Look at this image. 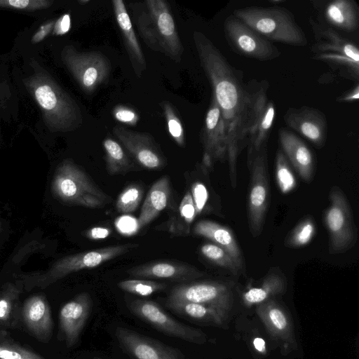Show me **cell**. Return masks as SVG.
<instances>
[{
  "label": "cell",
  "mask_w": 359,
  "mask_h": 359,
  "mask_svg": "<svg viewBox=\"0 0 359 359\" xmlns=\"http://www.w3.org/2000/svg\"><path fill=\"white\" fill-rule=\"evenodd\" d=\"M191 196L195 206L196 214L198 215L203 209L208 198V192L204 185L200 182L195 183L192 187Z\"/></svg>",
  "instance_id": "obj_42"
},
{
  "label": "cell",
  "mask_w": 359,
  "mask_h": 359,
  "mask_svg": "<svg viewBox=\"0 0 359 359\" xmlns=\"http://www.w3.org/2000/svg\"><path fill=\"white\" fill-rule=\"evenodd\" d=\"M168 132L173 140L181 147H184V132L182 123L171 103L163 101L161 103Z\"/></svg>",
  "instance_id": "obj_35"
},
{
  "label": "cell",
  "mask_w": 359,
  "mask_h": 359,
  "mask_svg": "<svg viewBox=\"0 0 359 359\" xmlns=\"http://www.w3.org/2000/svg\"><path fill=\"white\" fill-rule=\"evenodd\" d=\"M315 233V224L310 218L300 222L287 239L285 245L298 248L306 245L312 239Z\"/></svg>",
  "instance_id": "obj_37"
},
{
  "label": "cell",
  "mask_w": 359,
  "mask_h": 359,
  "mask_svg": "<svg viewBox=\"0 0 359 359\" xmlns=\"http://www.w3.org/2000/svg\"><path fill=\"white\" fill-rule=\"evenodd\" d=\"M309 22L315 41L311 46L313 57L324 62L340 76L358 83V46L324 22H318L312 18L309 19Z\"/></svg>",
  "instance_id": "obj_4"
},
{
  "label": "cell",
  "mask_w": 359,
  "mask_h": 359,
  "mask_svg": "<svg viewBox=\"0 0 359 359\" xmlns=\"http://www.w3.org/2000/svg\"><path fill=\"white\" fill-rule=\"evenodd\" d=\"M92 307L91 297L81 292L65 303L59 313L60 332L67 347L74 346L89 318Z\"/></svg>",
  "instance_id": "obj_18"
},
{
  "label": "cell",
  "mask_w": 359,
  "mask_h": 359,
  "mask_svg": "<svg viewBox=\"0 0 359 359\" xmlns=\"http://www.w3.org/2000/svg\"><path fill=\"white\" fill-rule=\"evenodd\" d=\"M117 285L125 292L141 297L150 296L167 287L163 283L145 279L124 280L118 282Z\"/></svg>",
  "instance_id": "obj_31"
},
{
  "label": "cell",
  "mask_w": 359,
  "mask_h": 359,
  "mask_svg": "<svg viewBox=\"0 0 359 359\" xmlns=\"http://www.w3.org/2000/svg\"><path fill=\"white\" fill-rule=\"evenodd\" d=\"M193 39L200 64L220 109L227 135L231 180L236 181L239 152L248 145L249 97L242 72L232 67L203 33L194 31Z\"/></svg>",
  "instance_id": "obj_1"
},
{
  "label": "cell",
  "mask_w": 359,
  "mask_h": 359,
  "mask_svg": "<svg viewBox=\"0 0 359 359\" xmlns=\"http://www.w3.org/2000/svg\"><path fill=\"white\" fill-rule=\"evenodd\" d=\"M70 26L69 14H64L55 22L52 34L53 35H63L69 32Z\"/></svg>",
  "instance_id": "obj_43"
},
{
  "label": "cell",
  "mask_w": 359,
  "mask_h": 359,
  "mask_svg": "<svg viewBox=\"0 0 359 359\" xmlns=\"http://www.w3.org/2000/svg\"><path fill=\"white\" fill-rule=\"evenodd\" d=\"M20 291L13 285L8 284L0 292V323L8 322L13 313Z\"/></svg>",
  "instance_id": "obj_36"
},
{
  "label": "cell",
  "mask_w": 359,
  "mask_h": 359,
  "mask_svg": "<svg viewBox=\"0 0 359 359\" xmlns=\"http://www.w3.org/2000/svg\"><path fill=\"white\" fill-rule=\"evenodd\" d=\"M0 359H45L40 354L17 345L0 344Z\"/></svg>",
  "instance_id": "obj_39"
},
{
  "label": "cell",
  "mask_w": 359,
  "mask_h": 359,
  "mask_svg": "<svg viewBox=\"0 0 359 359\" xmlns=\"http://www.w3.org/2000/svg\"><path fill=\"white\" fill-rule=\"evenodd\" d=\"M285 289V280L280 272L271 271L265 277L260 287H252L243 294L247 304L262 303L271 296L282 293Z\"/></svg>",
  "instance_id": "obj_29"
},
{
  "label": "cell",
  "mask_w": 359,
  "mask_h": 359,
  "mask_svg": "<svg viewBox=\"0 0 359 359\" xmlns=\"http://www.w3.org/2000/svg\"><path fill=\"white\" fill-rule=\"evenodd\" d=\"M250 168V185L248 201L250 230L253 236H259L264 227L269 201L267 175V147L248 154Z\"/></svg>",
  "instance_id": "obj_11"
},
{
  "label": "cell",
  "mask_w": 359,
  "mask_h": 359,
  "mask_svg": "<svg viewBox=\"0 0 359 359\" xmlns=\"http://www.w3.org/2000/svg\"><path fill=\"white\" fill-rule=\"evenodd\" d=\"M127 273L136 278L165 279L180 283L191 281L204 275L192 265L172 260L153 261L131 268Z\"/></svg>",
  "instance_id": "obj_20"
},
{
  "label": "cell",
  "mask_w": 359,
  "mask_h": 359,
  "mask_svg": "<svg viewBox=\"0 0 359 359\" xmlns=\"http://www.w3.org/2000/svg\"><path fill=\"white\" fill-rule=\"evenodd\" d=\"M112 132L123 148L142 167L156 170L164 165L161 152L150 134L119 126H114Z\"/></svg>",
  "instance_id": "obj_16"
},
{
  "label": "cell",
  "mask_w": 359,
  "mask_h": 359,
  "mask_svg": "<svg viewBox=\"0 0 359 359\" xmlns=\"http://www.w3.org/2000/svg\"><path fill=\"white\" fill-rule=\"evenodd\" d=\"M54 24L53 20L43 24L32 36V43L35 44L43 41L53 31Z\"/></svg>",
  "instance_id": "obj_45"
},
{
  "label": "cell",
  "mask_w": 359,
  "mask_h": 359,
  "mask_svg": "<svg viewBox=\"0 0 359 359\" xmlns=\"http://www.w3.org/2000/svg\"><path fill=\"white\" fill-rule=\"evenodd\" d=\"M170 196V180L164 175L152 184L147 193L137 220L138 230L151 222L167 207Z\"/></svg>",
  "instance_id": "obj_26"
},
{
  "label": "cell",
  "mask_w": 359,
  "mask_h": 359,
  "mask_svg": "<svg viewBox=\"0 0 359 359\" xmlns=\"http://www.w3.org/2000/svg\"><path fill=\"white\" fill-rule=\"evenodd\" d=\"M224 32L230 47L238 54L259 61H269L280 55L273 43L233 15L226 18Z\"/></svg>",
  "instance_id": "obj_13"
},
{
  "label": "cell",
  "mask_w": 359,
  "mask_h": 359,
  "mask_svg": "<svg viewBox=\"0 0 359 359\" xmlns=\"http://www.w3.org/2000/svg\"><path fill=\"white\" fill-rule=\"evenodd\" d=\"M189 302L212 308L225 316L232 303V292L226 285L215 281L179 284L170 290L166 302Z\"/></svg>",
  "instance_id": "obj_14"
},
{
  "label": "cell",
  "mask_w": 359,
  "mask_h": 359,
  "mask_svg": "<svg viewBox=\"0 0 359 359\" xmlns=\"http://www.w3.org/2000/svg\"><path fill=\"white\" fill-rule=\"evenodd\" d=\"M143 194L142 187L137 184L127 186L117 198L116 202L117 211L121 213L134 212L140 205Z\"/></svg>",
  "instance_id": "obj_33"
},
{
  "label": "cell",
  "mask_w": 359,
  "mask_h": 359,
  "mask_svg": "<svg viewBox=\"0 0 359 359\" xmlns=\"http://www.w3.org/2000/svg\"><path fill=\"white\" fill-rule=\"evenodd\" d=\"M325 25L336 29L353 32L359 27V8L354 0H333L322 9Z\"/></svg>",
  "instance_id": "obj_25"
},
{
  "label": "cell",
  "mask_w": 359,
  "mask_h": 359,
  "mask_svg": "<svg viewBox=\"0 0 359 359\" xmlns=\"http://www.w3.org/2000/svg\"><path fill=\"white\" fill-rule=\"evenodd\" d=\"M281 151L302 179L309 182L315 165V158L308 145L294 133L280 128L278 131Z\"/></svg>",
  "instance_id": "obj_21"
},
{
  "label": "cell",
  "mask_w": 359,
  "mask_h": 359,
  "mask_svg": "<svg viewBox=\"0 0 359 359\" xmlns=\"http://www.w3.org/2000/svg\"><path fill=\"white\" fill-rule=\"evenodd\" d=\"M285 0H270L269 2L272 4H275L276 6H278V4L284 3Z\"/></svg>",
  "instance_id": "obj_48"
},
{
  "label": "cell",
  "mask_w": 359,
  "mask_h": 359,
  "mask_svg": "<svg viewBox=\"0 0 359 359\" xmlns=\"http://www.w3.org/2000/svg\"><path fill=\"white\" fill-rule=\"evenodd\" d=\"M196 235L205 237L224 249L233 259L240 271L244 269L241 249L231 231L226 226L210 220H201L194 227Z\"/></svg>",
  "instance_id": "obj_24"
},
{
  "label": "cell",
  "mask_w": 359,
  "mask_h": 359,
  "mask_svg": "<svg viewBox=\"0 0 359 359\" xmlns=\"http://www.w3.org/2000/svg\"><path fill=\"white\" fill-rule=\"evenodd\" d=\"M269 332L284 341L292 340V325L285 311L272 300L262 304L257 309Z\"/></svg>",
  "instance_id": "obj_27"
},
{
  "label": "cell",
  "mask_w": 359,
  "mask_h": 359,
  "mask_svg": "<svg viewBox=\"0 0 359 359\" xmlns=\"http://www.w3.org/2000/svg\"><path fill=\"white\" fill-rule=\"evenodd\" d=\"M359 99V85L358 83L348 91L345 92L337 98L338 102H354Z\"/></svg>",
  "instance_id": "obj_46"
},
{
  "label": "cell",
  "mask_w": 359,
  "mask_h": 359,
  "mask_svg": "<svg viewBox=\"0 0 359 359\" xmlns=\"http://www.w3.org/2000/svg\"><path fill=\"white\" fill-rule=\"evenodd\" d=\"M179 211L181 217L187 224L191 223L194 219L196 215V210L191 194L189 191L187 192L182 198Z\"/></svg>",
  "instance_id": "obj_41"
},
{
  "label": "cell",
  "mask_w": 359,
  "mask_h": 359,
  "mask_svg": "<svg viewBox=\"0 0 359 359\" xmlns=\"http://www.w3.org/2000/svg\"><path fill=\"white\" fill-rule=\"evenodd\" d=\"M52 191L59 200L73 205L100 208L112 202V198L69 159L64 160L55 169Z\"/></svg>",
  "instance_id": "obj_6"
},
{
  "label": "cell",
  "mask_w": 359,
  "mask_h": 359,
  "mask_svg": "<svg viewBox=\"0 0 359 359\" xmlns=\"http://www.w3.org/2000/svg\"><path fill=\"white\" fill-rule=\"evenodd\" d=\"M232 15L270 41L294 46L307 44L304 32L285 8L247 6L235 9Z\"/></svg>",
  "instance_id": "obj_5"
},
{
  "label": "cell",
  "mask_w": 359,
  "mask_h": 359,
  "mask_svg": "<svg viewBox=\"0 0 359 359\" xmlns=\"http://www.w3.org/2000/svg\"><path fill=\"white\" fill-rule=\"evenodd\" d=\"M137 246V243H125L62 257L53 264L43 273L37 276L34 283L39 287H46L72 273L97 267Z\"/></svg>",
  "instance_id": "obj_9"
},
{
  "label": "cell",
  "mask_w": 359,
  "mask_h": 359,
  "mask_svg": "<svg viewBox=\"0 0 359 359\" xmlns=\"http://www.w3.org/2000/svg\"><path fill=\"white\" fill-rule=\"evenodd\" d=\"M203 155L212 161H219L227 156V135L219 107L212 95L201 132Z\"/></svg>",
  "instance_id": "obj_19"
},
{
  "label": "cell",
  "mask_w": 359,
  "mask_h": 359,
  "mask_svg": "<svg viewBox=\"0 0 359 359\" xmlns=\"http://www.w3.org/2000/svg\"><path fill=\"white\" fill-rule=\"evenodd\" d=\"M325 224L329 232L330 254L343 253L355 245L358 233L351 209L344 192L337 187H332L330 193Z\"/></svg>",
  "instance_id": "obj_10"
},
{
  "label": "cell",
  "mask_w": 359,
  "mask_h": 359,
  "mask_svg": "<svg viewBox=\"0 0 359 359\" xmlns=\"http://www.w3.org/2000/svg\"><path fill=\"white\" fill-rule=\"evenodd\" d=\"M53 3L50 0H0V8L34 11L47 8Z\"/></svg>",
  "instance_id": "obj_38"
},
{
  "label": "cell",
  "mask_w": 359,
  "mask_h": 359,
  "mask_svg": "<svg viewBox=\"0 0 359 359\" xmlns=\"http://www.w3.org/2000/svg\"><path fill=\"white\" fill-rule=\"evenodd\" d=\"M276 175L278 187L282 193L287 194L296 187V179L285 156L280 149L276 155Z\"/></svg>",
  "instance_id": "obj_32"
},
{
  "label": "cell",
  "mask_w": 359,
  "mask_h": 359,
  "mask_svg": "<svg viewBox=\"0 0 359 359\" xmlns=\"http://www.w3.org/2000/svg\"><path fill=\"white\" fill-rule=\"evenodd\" d=\"M116 23L121 32L123 42L133 69L137 77H141L147 63L142 49L133 27L130 17L122 0L111 1Z\"/></svg>",
  "instance_id": "obj_22"
},
{
  "label": "cell",
  "mask_w": 359,
  "mask_h": 359,
  "mask_svg": "<svg viewBox=\"0 0 359 359\" xmlns=\"http://www.w3.org/2000/svg\"><path fill=\"white\" fill-rule=\"evenodd\" d=\"M111 233V229L105 226H95L84 232L89 239L101 240L107 238Z\"/></svg>",
  "instance_id": "obj_44"
},
{
  "label": "cell",
  "mask_w": 359,
  "mask_h": 359,
  "mask_svg": "<svg viewBox=\"0 0 359 359\" xmlns=\"http://www.w3.org/2000/svg\"><path fill=\"white\" fill-rule=\"evenodd\" d=\"M245 85L249 97L248 154H250L267 145L275 121L276 106L267 95L269 84L266 80L252 79Z\"/></svg>",
  "instance_id": "obj_7"
},
{
  "label": "cell",
  "mask_w": 359,
  "mask_h": 359,
  "mask_svg": "<svg viewBox=\"0 0 359 359\" xmlns=\"http://www.w3.org/2000/svg\"><path fill=\"white\" fill-rule=\"evenodd\" d=\"M25 79L42 113L43 121L51 132H71L83 123V116L76 102L40 66Z\"/></svg>",
  "instance_id": "obj_2"
},
{
  "label": "cell",
  "mask_w": 359,
  "mask_h": 359,
  "mask_svg": "<svg viewBox=\"0 0 359 359\" xmlns=\"http://www.w3.org/2000/svg\"><path fill=\"white\" fill-rule=\"evenodd\" d=\"M115 335L121 348L135 359H188L178 348L128 328L116 327Z\"/></svg>",
  "instance_id": "obj_15"
},
{
  "label": "cell",
  "mask_w": 359,
  "mask_h": 359,
  "mask_svg": "<svg viewBox=\"0 0 359 359\" xmlns=\"http://www.w3.org/2000/svg\"><path fill=\"white\" fill-rule=\"evenodd\" d=\"M253 345L255 348V349L260 352V353H264L266 350L265 346V341L260 338V337H256L253 340Z\"/></svg>",
  "instance_id": "obj_47"
},
{
  "label": "cell",
  "mask_w": 359,
  "mask_h": 359,
  "mask_svg": "<svg viewBox=\"0 0 359 359\" xmlns=\"http://www.w3.org/2000/svg\"><path fill=\"white\" fill-rule=\"evenodd\" d=\"M285 125L298 133L315 147H323L327 140V122L325 114L319 109L302 106L290 107L283 115Z\"/></svg>",
  "instance_id": "obj_17"
},
{
  "label": "cell",
  "mask_w": 359,
  "mask_h": 359,
  "mask_svg": "<svg viewBox=\"0 0 359 359\" xmlns=\"http://www.w3.org/2000/svg\"><path fill=\"white\" fill-rule=\"evenodd\" d=\"M78 2L81 4H85L90 2V1L89 0H79V1H78Z\"/></svg>",
  "instance_id": "obj_49"
},
{
  "label": "cell",
  "mask_w": 359,
  "mask_h": 359,
  "mask_svg": "<svg viewBox=\"0 0 359 359\" xmlns=\"http://www.w3.org/2000/svg\"><path fill=\"white\" fill-rule=\"evenodd\" d=\"M139 34L151 50L180 62L184 47L169 4L165 0H146L128 4Z\"/></svg>",
  "instance_id": "obj_3"
},
{
  "label": "cell",
  "mask_w": 359,
  "mask_h": 359,
  "mask_svg": "<svg viewBox=\"0 0 359 359\" xmlns=\"http://www.w3.org/2000/svg\"><path fill=\"white\" fill-rule=\"evenodd\" d=\"M127 306L135 316L166 335L197 344L207 340L203 332L177 320L156 302L137 299L128 302Z\"/></svg>",
  "instance_id": "obj_12"
},
{
  "label": "cell",
  "mask_w": 359,
  "mask_h": 359,
  "mask_svg": "<svg viewBox=\"0 0 359 359\" xmlns=\"http://www.w3.org/2000/svg\"><path fill=\"white\" fill-rule=\"evenodd\" d=\"M24 322L38 340L48 341L52 335L51 311L46 298L39 294L27 299L22 308Z\"/></svg>",
  "instance_id": "obj_23"
},
{
  "label": "cell",
  "mask_w": 359,
  "mask_h": 359,
  "mask_svg": "<svg viewBox=\"0 0 359 359\" xmlns=\"http://www.w3.org/2000/svg\"><path fill=\"white\" fill-rule=\"evenodd\" d=\"M102 147L109 174H124L132 170L133 163L118 142L111 137H106L102 142Z\"/></svg>",
  "instance_id": "obj_30"
},
{
  "label": "cell",
  "mask_w": 359,
  "mask_h": 359,
  "mask_svg": "<svg viewBox=\"0 0 359 359\" xmlns=\"http://www.w3.org/2000/svg\"><path fill=\"white\" fill-rule=\"evenodd\" d=\"M0 229H1V223H0Z\"/></svg>",
  "instance_id": "obj_50"
},
{
  "label": "cell",
  "mask_w": 359,
  "mask_h": 359,
  "mask_svg": "<svg viewBox=\"0 0 359 359\" xmlns=\"http://www.w3.org/2000/svg\"><path fill=\"white\" fill-rule=\"evenodd\" d=\"M165 304L177 314L194 322L222 325L226 318L217 311L197 303L172 302Z\"/></svg>",
  "instance_id": "obj_28"
},
{
  "label": "cell",
  "mask_w": 359,
  "mask_h": 359,
  "mask_svg": "<svg viewBox=\"0 0 359 359\" xmlns=\"http://www.w3.org/2000/svg\"><path fill=\"white\" fill-rule=\"evenodd\" d=\"M201 254L215 264L238 274L240 271L231 257L222 248L214 243H205L201 247Z\"/></svg>",
  "instance_id": "obj_34"
},
{
  "label": "cell",
  "mask_w": 359,
  "mask_h": 359,
  "mask_svg": "<svg viewBox=\"0 0 359 359\" xmlns=\"http://www.w3.org/2000/svg\"><path fill=\"white\" fill-rule=\"evenodd\" d=\"M113 115L118 121L131 126L136 125L139 120V116L135 110L123 105L116 106L113 110Z\"/></svg>",
  "instance_id": "obj_40"
},
{
  "label": "cell",
  "mask_w": 359,
  "mask_h": 359,
  "mask_svg": "<svg viewBox=\"0 0 359 359\" xmlns=\"http://www.w3.org/2000/svg\"><path fill=\"white\" fill-rule=\"evenodd\" d=\"M61 59L86 94H92L109 80L111 62L100 51H80L67 45L61 51Z\"/></svg>",
  "instance_id": "obj_8"
}]
</instances>
